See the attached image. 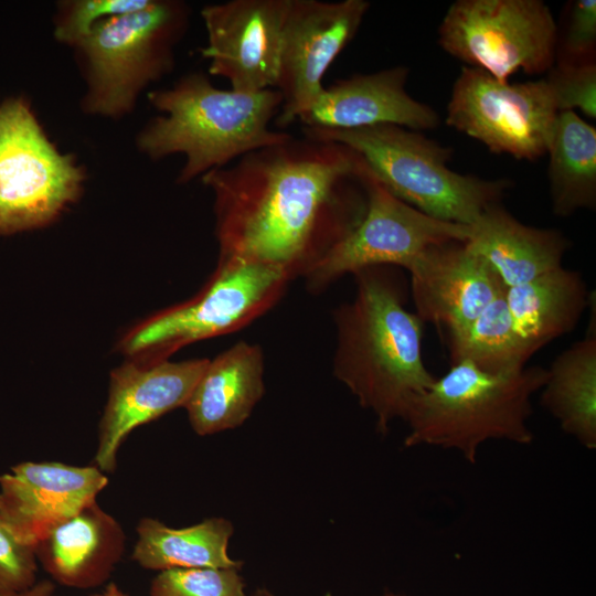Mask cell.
I'll return each instance as SVG.
<instances>
[{
    "mask_svg": "<svg viewBox=\"0 0 596 596\" xmlns=\"http://www.w3.org/2000/svg\"><path fill=\"white\" fill-rule=\"evenodd\" d=\"M363 171L361 157L341 143L291 137L205 173L217 262L263 263L302 275L362 217Z\"/></svg>",
    "mask_w": 596,
    "mask_h": 596,
    "instance_id": "1",
    "label": "cell"
},
{
    "mask_svg": "<svg viewBox=\"0 0 596 596\" xmlns=\"http://www.w3.org/2000/svg\"><path fill=\"white\" fill-rule=\"evenodd\" d=\"M353 275L355 296L333 311V374L386 434L435 380L423 359L424 322L405 308L403 289L384 266Z\"/></svg>",
    "mask_w": 596,
    "mask_h": 596,
    "instance_id": "2",
    "label": "cell"
},
{
    "mask_svg": "<svg viewBox=\"0 0 596 596\" xmlns=\"http://www.w3.org/2000/svg\"><path fill=\"white\" fill-rule=\"evenodd\" d=\"M148 99L162 115L141 129L137 148L152 160L183 155L185 161L177 178L181 184L292 137L270 128L283 104L275 88L257 93L221 89L205 74L194 72L169 88L150 92Z\"/></svg>",
    "mask_w": 596,
    "mask_h": 596,
    "instance_id": "3",
    "label": "cell"
},
{
    "mask_svg": "<svg viewBox=\"0 0 596 596\" xmlns=\"http://www.w3.org/2000/svg\"><path fill=\"white\" fill-rule=\"evenodd\" d=\"M546 374L540 365L490 374L468 361L451 364L411 402L403 419L408 427L404 446L455 450L475 464L489 440L531 444L532 396L542 389Z\"/></svg>",
    "mask_w": 596,
    "mask_h": 596,
    "instance_id": "4",
    "label": "cell"
},
{
    "mask_svg": "<svg viewBox=\"0 0 596 596\" xmlns=\"http://www.w3.org/2000/svg\"><path fill=\"white\" fill-rule=\"evenodd\" d=\"M304 137L341 143L358 153L393 195L437 220L473 225L500 204L510 180L460 174L447 167L451 149L417 131L377 125L348 130L304 128Z\"/></svg>",
    "mask_w": 596,
    "mask_h": 596,
    "instance_id": "5",
    "label": "cell"
},
{
    "mask_svg": "<svg viewBox=\"0 0 596 596\" xmlns=\"http://www.w3.org/2000/svg\"><path fill=\"white\" fill-rule=\"evenodd\" d=\"M189 17L182 1L150 0L95 26L74 47L86 82L83 111L113 119L132 111L146 87L173 68Z\"/></svg>",
    "mask_w": 596,
    "mask_h": 596,
    "instance_id": "6",
    "label": "cell"
},
{
    "mask_svg": "<svg viewBox=\"0 0 596 596\" xmlns=\"http://www.w3.org/2000/svg\"><path fill=\"white\" fill-rule=\"evenodd\" d=\"M291 278L275 265L217 262L198 295L131 328L120 350L131 360L162 361L193 342L235 332L272 309Z\"/></svg>",
    "mask_w": 596,
    "mask_h": 596,
    "instance_id": "7",
    "label": "cell"
},
{
    "mask_svg": "<svg viewBox=\"0 0 596 596\" xmlns=\"http://www.w3.org/2000/svg\"><path fill=\"white\" fill-rule=\"evenodd\" d=\"M84 180V168L50 140L24 98L0 104V234L49 224Z\"/></svg>",
    "mask_w": 596,
    "mask_h": 596,
    "instance_id": "8",
    "label": "cell"
},
{
    "mask_svg": "<svg viewBox=\"0 0 596 596\" xmlns=\"http://www.w3.org/2000/svg\"><path fill=\"white\" fill-rule=\"evenodd\" d=\"M557 25L541 0H457L438 29L444 51L499 81L555 63Z\"/></svg>",
    "mask_w": 596,
    "mask_h": 596,
    "instance_id": "9",
    "label": "cell"
},
{
    "mask_svg": "<svg viewBox=\"0 0 596 596\" xmlns=\"http://www.w3.org/2000/svg\"><path fill=\"white\" fill-rule=\"evenodd\" d=\"M365 209L356 225L302 275L312 291L345 274L395 265L407 269L428 247L466 242L471 226L432 217L389 192L364 163Z\"/></svg>",
    "mask_w": 596,
    "mask_h": 596,
    "instance_id": "10",
    "label": "cell"
},
{
    "mask_svg": "<svg viewBox=\"0 0 596 596\" xmlns=\"http://www.w3.org/2000/svg\"><path fill=\"white\" fill-rule=\"evenodd\" d=\"M558 113L544 77L509 83L464 66L453 85L446 124L494 153L535 160L546 155Z\"/></svg>",
    "mask_w": 596,
    "mask_h": 596,
    "instance_id": "11",
    "label": "cell"
},
{
    "mask_svg": "<svg viewBox=\"0 0 596 596\" xmlns=\"http://www.w3.org/2000/svg\"><path fill=\"white\" fill-rule=\"evenodd\" d=\"M370 6L365 0H291L275 88L283 97L278 127L311 108L324 87L322 77L355 36Z\"/></svg>",
    "mask_w": 596,
    "mask_h": 596,
    "instance_id": "12",
    "label": "cell"
},
{
    "mask_svg": "<svg viewBox=\"0 0 596 596\" xmlns=\"http://www.w3.org/2000/svg\"><path fill=\"white\" fill-rule=\"evenodd\" d=\"M291 0H230L205 6L209 73L238 93L276 88L284 24Z\"/></svg>",
    "mask_w": 596,
    "mask_h": 596,
    "instance_id": "13",
    "label": "cell"
},
{
    "mask_svg": "<svg viewBox=\"0 0 596 596\" xmlns=\"http://www.w3.org/2000/svg\"><path fill=\"white\" fill-rule=\"evenodd\" d=\"M209 359L180 362L131 360L110 373L93 461L104 473L117 468V455L137 427L184 407Z\"/></svg>",
    "mask_w": 596,
    "mask_h": 596,
    "instance_id": "14",
    "label": "cell"
},
{
    "mask_svg": "<svg viewBox=\"0 0 596 596\" xmlns=\"http://www.w3.org/2000/svg\"><path fill=\"white\" fill-rule=\"evenodd\" d=\"M108 478L96 466L24 461L0 475V520L34 546L55 526L96 501Z\"/></svg>",
    "mask_w": 596,
    "mask_h": 596,
    "instance_id": "15",
    "label": "cell"
},
{
    "mask_svg": "<svg viewBox=\"0 0 596 596\" xmlns=\"http://www.w3.org/2000/svg\"><path fill=\"white\" fill-rule=\"evenodd\" d=\"M416 315L458 334L505 290L492 266L466 242L424 251L407 268Z\"/></svg>",
    "mask_w": 596,
    "mask_h": 596,
    "instance_id": "16",
    "label": "cell"
},
{
    "mask_svg": "<svg viewBox=\"0 0 596 596\" xmlns=\"http://www.w3.org/2000/svg\"><path fill=\"white\" fill-rule=\"evenodd\" d=\"M408 68L393 66L369 74H355L323 87L298 120L304 128L348 130L395 125L414 131L435 129L437 113L414 99L406 91Z\"/></svg>",
    "mask_w": 596,
    "mask_h": 596,
    "instance_id": "17",
    "label": "cell"
},
{
    "mask_svg": "<svg viewBox=\"0 0 596 596\" xmlns=\"http://www.w3.org/2000/svg\"><path fill=\"white\" fill-rule=\"evenodd\" d=\"M125 546L123 526L95 501L49 532L34 552L57 584L88 589L109 579Z\"/></svg>",
    "mask_w": 596,
    "mask_h": 596,
    "instance_id": "18",
    "label": "cell"
},
{
    "mask_svg": "<svg viewBox=\"0 0 596 596\" xmlns=\"http://www.w3.org/2000/svg\"><path fill=\"white\" fill-rule=\"evenodd\" d=\"M265 359L258 344L240 341L209 363L184 408L200 436L243 425L265 393Z\"/></svg>",
    "mask_w": 596,
    "mask_h": 596,
    "instance_id": "19",
    "label": "cell"
},
{
    "mask_svg": "<svg viewBox=\"0 0 596 596\" xmlns=\"http://www.w3.org/2000/svg\"><path fill=\"white\" fill-rule=\"evenodd\" d=\"M466 244L492 266L507 288L562 266L571 246L562 232L523 224L500 204L471 225Z\"/></svg>",
    "mask_w": 596,
    "mask_h": 596,
    "instance_id": "20",
    "label": "cell"
},
{
    "mask_svg": "<svg viewBox=\"0 0 596 596\" xmlns=\"http://www.w3.org/2000/svg\"><path fill=\"white\" fill-rule=\"evenodd\" d=\"M590 300L582 275L563 266L505 289L514 328L538 351L573 331Z\"/></svg>",
    "mask_w": 596,
    "mask_h": 596,
    "instance_id": "21",
    "label": "cell"
},
{
    "mask_svg": "<svg viewBox=\"0 0 596 596\" xmlns=\"http://www.w3.org/2000/svg\"><path fill=\"white\" fill-rule=\"evenodd\" d=\"M137 541L131 560L151 571L171 568H235L243 562L228 554L234 533L232 522L214 517L185 528H171L158 519L145 517L136 526Z\"/></svg>",
    "mask_w": 596,
    "mask_h": 596,
    "instance_id": "22",
    "label": "cell"
},
{
    "mask_svg": "<svg viewBox=\"0 0 596 596\" xmlns=\"http://www.w3.org/2000/svg\"><path fill=\"white\" fill-rule=\"evenodd\" d=\"M562 351L546 369L542 406L562 430L587 449H596V331Z\"/></svg>",
    "mask_w": 596,
    "mask_h": 596,
    "instance_id": "23",
    "label": "cell"
},
{
    "mask_svg": "<svg viewBox=\"0 0 596 596\" xmlns=\"http://www.w3.org/2000/svg\"><path fill=\"white\" fill-rule=\"evenodd\" d=\"M549 155L552 211L567 217L596 206V129L576 111L557 115Z\"/></svg>",
    "mask_w": 596,
    "mask_h": 596,
    "instance_id": "24",
    "label": "cell"
},
{
    "mask_svg": "<svg viewBox=\"0 0 596 596\" xmlns=\"http://www.w3.org/2000/svg\"><path fill=\"white\" fill-rule=\"evenodd\" d=\"M447 344L450 364L468 361L490 374L518 373L538 352L514 328L505 290Z\"/></svg>",
    "mask_w": 596,
    "mask_h": 596,
    "instance_id": "25",
    "label": "cell"
},
{
    "mask_svg": "<svg viewBox=\"0 0 596 596\" xmlns=\"http://www.w3.org/2000/svg\"><path fill=\"white\" fill-rule=\"evenodd\" d=\"M240 570L171 568L151 581L150 596H247Z\"/></svg>",
    "mask_w": 596,
    "mask_h": 596,
    "instance_id": "26",
    "label": "cell"
},
{
    "mask_svg": "<svg viewBox=\"0 0 596 596\" xmlns=\"http://www.w3.org/2000/svg\"><path fill=\"white\" fill-rule=\"evenodd\" d=\"M150 0H72L58 4L54 20L57 42L75 47L99 23L145 8Z\"/></svg>",
    "mask_w": 596,
    "mask_h": 596,
    "instance_id": "27",
    "label": "cell"
},
{
    "mask_svg": "<svg viewBox=\"0 0 596 596\" xmlns=\"http://www.w3.org/2000/svg\"><path fill=\"white\" fill-rule=\"evenodd\" d=\"M595 52L596 1H571L567 6L563 30L558 31L557 28L555 63H594Z\"/></svg>",
    "mask_w": 596,
    "mask_h": 596,
    "instance_id": "28",
    "label": "cell"
},
{
    "mask_svg": "<svg viewBox=\"0 0 596 596\" xmlns=\"http://www.w3.org/2000/svg\"><path fill=\"white\" fill-rule=\"evenodd\" d=\"M558 111L579 109L596 118V63H554L544 77Z\"/></svg>",
    "mask_w": 596,
    "mask_h": 596,
    "instance_id": "29",
    "label": "cell"
},
{
    "mask_svg": "<svg viewBox=\"0 0 596 596\" xmlns=\"http://www.w3.org/2000/svg\"><path fill=\"white\" fill-rule=\"evenodd\" d=\"M34 549L18 541L0 520V592H22L36 582Z\"/></svg>",
    "mask_w": 596,
    "mask_h": 596,
    "instance_id": "30",
    "label": "cell"
},
{
    "mask_svg": "<svg viewBox=\"0 0 596 596\" xmlns=\"http://www.w3.org/2000/svg\"><path fill=\"white\" fill-rule=\"evenodd\" d=\"M55 592V584L51 581H38L31 588L22 592H0V596H51Z\"/></svg>",
    "mask_w": 596,
    "mask_h": 596,
    "instance_id": "31",
    "label": "cell"
},
{
    "mask_svg": "<svg viewBox=\"0 0 596 596\" xmlns=\"http://www.w3.org/2000/svg\"><path fill=\"white\" fill-rule=\"evenodd\" d=\"M92 596H130V595L124 592L116 583L109 582L102 592L96 593Z\"/></svg>",
    "mask_w": 596,
    "mask_h": 596,
    "instance_id": "32",
    "label": "cell"
},
{
    "mask_svg": "<svg viewBox=\"0 0 596 596\" xmlns=\"http://www.w3.org/2000/svg\"><path fill=\"white\" fill-rule=\"evenodd\" d=\"M249 596H274V595L266 588H257ZM324 596H332V595L328 593Z\"/></svg>",
    "mask_w": 596,
    "mask_h": 596,
    "instance_id": "33",
    "label": "cell"
},
{
    "mask_svg": "<svg viewBox=\"0 0 596 596\" xmlns=\"http://www.w3.org/2000/svg\"><path fill=\"white\" fill-rule=\"evenodd\" d=\"M380 596H408V595L398 594V593H393V592H385V593H383V594L380 595Z\"/></svg>",
    "mask_w": 596,
    "mask_h": 596,
    "instance_id": "34",
    "label": "cell"
},
{
    "mask_svg": "<svg viewBox=\"0 0 596 596\" xmlns=\"http://www.w3.org/2000/svg\"><path fill=\"white\" fill-rule=\"evenodd\" d=\"M51 596H55V595L53 594V595H51Z\"/></svg>",
    "mask_w": 596,
    "mask_h": 596,
    "instance_id": "35",
    "label": "cell"
}]
</instances>
